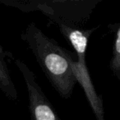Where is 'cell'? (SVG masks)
Wrapping results in <instances>:
<instances>
[{
    "mask_svg": "<svg viewBox=\"0 0 120 120\" xmlns=\"http://www.w3.org/2000/svg\"><path fill=\"white\" fill-rule=\"evenodd\" d=\"M100 0H0V4L23 12L40 11L56 26L81 27L90 19Z\"/></svg>",
    "mask_w": 120,
    "mask_h": 120,
    "instance_id": "7a4b0ae2",
    "label": "cell"
},
{
    "mask_svg": "<svg viewBox=\"0 0 120 120\" xmlns=\"http://www.w3.org/2000/svg\"><path fill=\"white\" fill-rule=\"evenodd\" d=\"M25 82L28 98V109L31 120H61L37 82L31 69L20 59L14 58Z\"/></svg>",
    "mask_w": 120,
    "mask_h": 120,
    "instance_id": "277c9868",
    "label": "cell"
},
{
    "mask_svg": "<svg viewBox=\"0 0 120 120\" xmlns=\"http://www.w3.org/2000/svg\"><path fill=\"white\" fill-rule=\"evenodd\" d=\"M8 60H14L13 55L0 45V90L9 100H17L18 93L11 76L8 64Z\"/></svg>",
    "mask_w": 120,
    "mask_h": 120,
    "instance_id": "5b68a950",
    "label": "cell"
},
{
    "mask_svg": "<svg viewBox=\"0 0 120 120\" xmlns=\"http://www.w3.org/2000/svg\"><path fill=\"white\" fill-rule=\"evenodd\" d=\"M109 28L114 33L112 47V56L110 58L109 68L113 74L120 79V25L118 23L109 25Z\"/></svg>",
    "mask_w": 120,
    "mask_h": 120,
    "instance_id": "8992f818",
    "label": "cell"
},
{
    "mask_svg": "<svg viewBox=\"0 0 120 120\" xmlns=\"http://www.w3.org/2000/svg\"><path fill=\"white\" fill-rule=\"evenodd\" d=\"M57 27L60 33L74 49L77 53V59L72 57L70 64L77 83L82 87L86 99L96 117L97 120H105L104 117L103 100L100 95H98L90 78L87 68L86 55L87 45L91 34L95 28L83 29L82 27L68 26L65 25H58Z\"/></svg>",
    "mask_w": 120,
    "mask_h": 120,
    "instance_id": "3957f363",
    "label": "cell"
},
{
    "mask_svg": "<svg viewBox=\"0 0 120 120\" xmlns=\"http://www.w3.org/2000/svg\"><path fill=\"white\" fill-rule=\"evenodd\" d=\"M21 37L57 93L64 99L70 98L77 84L70 64L72 52L60 46L35 23L29 24Z\"/></svg>",
    "mask_w": 120,
    "mask_h": 120,
    "instance_id": "6da1fadb",
    "label": "cell"
}]
</instances>
